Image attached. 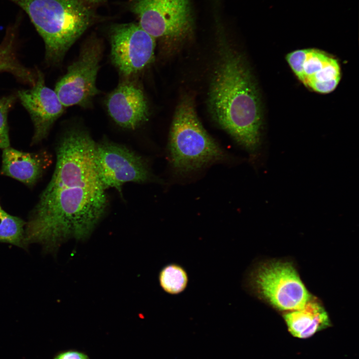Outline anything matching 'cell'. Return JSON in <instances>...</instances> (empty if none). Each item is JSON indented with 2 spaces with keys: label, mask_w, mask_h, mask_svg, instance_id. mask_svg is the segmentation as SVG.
<instances>
[{
  "label": "cell",
  "mask_w": 359,
  "mask_h": 359,
  "mask_svg": "<svg viewBox=\"0 0 359 359\" xmlns=\"http://www.w3.org/2000/svg\"><path fill=\"white\" fill-rule=\"evenodd\" d=\"M96 145L83 130H71L62 137L52 178L27 223L26 243L54 247L69 237L85 239L103 216L108 199L97 168Z\"/></svg>",
  "instance_id": "1"
},
{
  "label": "cell",
  "mask_w": 359,
  "mask_h": 359,
  "mask_svg": "<svg viewBox=\"0 0 359 359\" xmlns=\"http://www.w3.org/2000/svg\"><path fill=\"white\" fill-rule=\"evenodd\" d=\"M244 286L280 311L301 309L312 297L295 267L288 261L271 260L254 264L245 274Z\"/></svg>",
  "instance_id": "5"
},
{
  "label": "cell",
  "mask_w": 359,
  "mask_h": 359,
  "mask_svg": "<svg viewBox=\"0 0 359 359\" xmlns=\"http://www.w3.org/2000/svg\"><path fill=\"white\" fill-rule=\"evenodd\" d=\"M15 99L13 95L0 99V148L3 149L10 146L7 118Z\"/></svg>",
  "instance_id": "17"
},
{
  "label": "cell",
  "mask_w": 359,
  "mask_h": 359,
  "mask_svg": "<svg viewBox=\"0 0 359 359\" xmlns=\"http://www.w3.org/2000/svg\"><path fill=\"white\" fill-rule=\"evenodd\" d=\"M17 94L34 125L32 141L39 142L47 135L53 123L63 113L65 107L54 90L45 85L44 76L39 71L32 87L20 90Z\"/></svg>",
  "instance_id": "11"
},
{
  "label": "cell",
  "mask_w": 359,
  "mask_h": 359,
  "mask_svg": "<svg viewBox=\"0 0 359 359\" xmlns=\"http://www.w3.org/2000/svg\"><path fill=\"white\" fill-rule=\"evenodd\" d=\"M108 35L111 61L124 76L140 72L153 61L156 41L138 22L112 24Z\"/></svg>",
  "instance_id": "8"
},
{
  "label": "cell",
  "mask_w": 359,
  "mask_h": 359,
  "mask_svg": "<svg viewBox=\"0 0 359 359\" xmlns=\"http://www.w3.org/2000/svg\"><path fill=\"white\" fill-rule=\"evenodd\" d=\"M219 57L209 89L208 104L219 126L251 153L260 144L262 110L255 82L246 61L228 43L216 22Z\"/></svg>",
  "instance_id": "2"
},
{
  "label": "cell",
  "mask_w": 359,
  "mask_h": 359,
  "mask_svg": "<svg viewBox=\"0 0 359 359\" xmlns=\"http://www.w3.org/2000/svg\"><path fill=\"white\" fill-rule=\"evenodd\" d=\"M48 161L47 155L23 152L9 147L3 150L1 173L31 185L42 175Z\"/></svg>",
  "instance_id": "13"
},
{
  "label": "cell",
  "mask_w": 359,
  "mask_h": 359,
  "mask_svg": "<svg viewBox=\"0 0 359 359\" xmlns=\"http://www.w3.org/2000/svg\"><path fill=\"white\" fill-rule=\"evenodd\" d=\"M283 317L291 334L300 339L308 338L331 326L327 311L313 296L303 307L288 311Z\"/></svg>",
  "instance_id": "14"
},
{
  "label": "cell",
  "mask_w": 359,
  "mask_h": 359,
  "mask_svg": "<svg viewBox=\"0 0 359 359\" xmlns=\"http://www.w3.org/2000/svg\"><path fill=\"white\" fill-rule=\"evenodd\" d=\"M169 153L173 167L182 173L225 158L223 150L200 122L190 97H184L176 108L170 131Z\"/></svg>",
  "instance_id": "4"
},
{
  "label": "cell",
  "mask_w": 359,
  "mask_h": 359,
  "mask_svg": "<svg viewBox=\"0 0 359 359\" xmlns=\"http://www.w3.org/2000/svg\"><path fill=\"white\" fill-rule=\"evenodd\" d=\"M95 160L99 176L105 189L121 191L128 182L143 183L151 175L141 157L121 145L111 142L96 144Z\"/></svg>",
  "instance_id": "9"
},
{
  "label": "cell",
  "mask_w": 359,
  "mask_h": 359,
  "mask_svg": "<svg viewBox=\"0 0 359 359\" xmlns=\"http://www.w3.org/2000/svg\"><path fill=\"white\" fill-rule=\"evenodd\" d=\"M102 52L101 41L95 35H91L83 44L78 58L57 82L54 91L65 107H88L99 93L96 81Z\"/></svg>",
  "instance_id": "7"
},
{
  "label": "cell",
  "mask_w": 359,
  "mask_h": 359,
  "mask_svg": "<svg viewBox=\"0 0 359 359\" xmlns=\"http://www.w3.org/2000/svg\"><path fill=\"white\" fill-rule=\"evenodd\" d=\"M109 115L119 126L134 130L146 122L149 110L147 99L139 86L129 81L121 83L107 96Z\"/></svg>",
  "instance_id": "12"
},
{
  "label": "cell",
  "mask_w": 359,
  "mask_h": 359,
  "mask_svg": "<svg viewBox=\"0 0 359 359\" xmlns=\"http://www.w3.org/2000/svg\"><path fill=\"white\" fill-rule=\"evenodd\" d=\"M28 15L42 37L45 59L56 65L74 42L93 24L104 20L82 0H8Z\"/></svg>",
  "instance_id": "3"
},
{
  "label": "cell",
  "mask_w": 359,
  "mask_h": 359,
  "mask_svg": "<svg viewBox=\"0 0 359 359\" xmlns=\"http://www.w3.org/2000/svg\"><path fill=\"white\" fill-rule=\"evenodd\" d=\"M53 359H90V358L84 352L70 349L58 352Z\"/></svg>",
  "instance_id": "18"
},
{
  "label": "cell",
  "mask_w": 359,
  "mask_h": 359,
  "mask_svg": "<svg viewBox=\"0 0 359 359\" xmlns=\"http://www.w3.org/2000/svg\"><path fill=\"white\" fill-rule=\"evenodd\" d=\"M130 8L142 28L167 49H175L193 36L190 0H134Z\"/></svg>",
  "instance_id": "6"
},
{
  "label": "cell",
  "mask_w": 359,
  "mask_h": 359,
  "mask_svg": "<svg viewBox=\"0 0 359 359\" xmlns=\"http://www.w3.org/2000/svg\"><path fill=\"white\" fill-rule=\"evenodd\" d=\"M3 211L4 210L1 208V206H0V215Z\"/></svg>",
  "instance_id": "20"
},
{
  "label": "cell",
  "mask_w": 359,
  "mask_h": 359,
  "mask_svg": "<svg viewBox=\"0 0 359 359\" xmlns=\"http://www.w3.org/2000/svg\"><path fill=\"white\" fill-rule=\"evenodd\" d=\"M160 286L166 293L171 295L181 293L186 288L188 277L185 269L177 263L165 266L159 275Z\"/></svg>",
  "instance_id": "15"
},
{
  "label": "cell",
  "mask_w": 359,
  "mask_h": 359,
  "mask_svg": "<svg viewBox=\"0 0 359 359\" xmlns=\"http://www.w3.org/2000/svg\"><path fill=\"white\" fill-rule=\"evenodd\" d=\"M24 224V222L20 218L4 211L0 216V242L23 247L25 244Z\"/></svg>",
  "instance_id": "16"
},
{
  "label": "cell",
  "mask_w": 359,
  "mask_h": 359,
  "mask_svg": "<svg viewBox=\"0 0 359 359\" xmlns=\"http://www.w3.org/2000/svg\"><path fill=\"white\" fill-rule=\"evenodd\" d=\"M286 59L297 78L314 92L331 93L340 81L341 71L338 61L322 50L299 49L287 54Z\"/></svg>",
  "instance_id": "10"
},
{
  "label": "cell",
  "mask_w": 359,
  "mask_h": 359,
  "mask_svg": "<svg viewBox=\"0 0 359 359\" xmlns=\"http://www.w3.org/2000/svg\"><path fill=\"white\" fill-rule=\"evenodd\" d=\"M86 3L91 5L92 7H94L96 5H100L104 3L106 0H82Z\"/></svg>",
  "instance_id": "19"
}]
</instances>
